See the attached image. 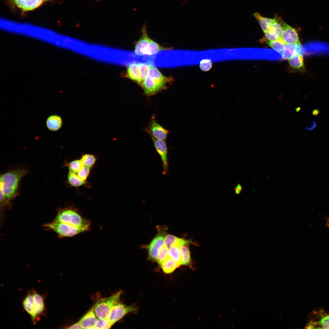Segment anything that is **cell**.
<instances>
[{
  "mask_svg": "<svg viewBox=\"0 0 329 329\" xmlns=\"http://www.w3.org/2000/svg\"><path fill=\"white\" fill-rule=\"evenodd\" d=\"M47 295L46 292L41 295L32 288L27 291V295L23 299L22 306L23 310L30 316L34 325L36 324L42 317L45 316L47 314L44 302Z\"/></svg>",
  "mask_w": 329,
  "mask_h": 329,
  "instance_id": "obj_1",
  "label": "cell"
},
{
  "mask_svg": "<svg viewBox=\"0 0 329 329\" xmlns=\"http://www.w3.org/2000/svg\"><path fill=\"white\" fill-rule=\"evenodd\" d=\"M28 173L26 169L19 168L1 175L0 191L8 200L10 201L18 195L20 181Z\"/></svg>",
  "mask_w": 329,
  "mask_h": 329,
  "instance_id": "obj_2",
  "label": "cell"
},
{
  "mask_svg": "<svg viewBox=\"0 0 329 329\" xmlns=\"http://www.w3.org/2000/svg\"><path fill=\"white\" fill-rule=\"evenodd\" d=\"M54 220L63 222L76 229L81 233L90 229V221L83 217L78 209L73 207L59 209Z\"/></svg>",
  "mask_w": 329,
  "mask_h": 329,
  "instance_id": "obj_3",
  "label": "cell"
},
{
  "mask_svg": "<svg viewBox=\"0 0 329 329\" xmlns=\"http://www.w3.org/2000/svg\"><path fill=\"white\" fill-rule=\"evenodd\" d=\"M173 81L172 77L164 76L157 68L151 65L141 87L147 95L150 96L166 89L168 84Z\"/></svg>",
  "mask_w": 329,
  "mask_h": 329,
  "instance_id": "obj_4",
  "label": "cell"
},
{
  "mask_svg": "<svg viewBox=\"0 0 329 329\" xmlns=\"http://www.w3.org/2000/svg\"><path fill=\"white\" fill-rule=\"evenodd\" d=\"M122 291L118 292L111 296L99 300L94 306L97 317L102 319H108L113 306L119 302Z\"/></svg>",
  "mask_w": 329,
  "mask_h": 329,
  "instance_id": "obj_5",
  "label": "cell"
},
{
  "mask_svg": "<svg viewBox=\"0 0 329 329\" xmlns=\"http://www.w3.org/2000/svg\"><path fill=\"white\" fill-rule=\"evenodd\" d=\"M156 236L147 246H146L148 251V259L157 262L159 252L164 246L166 233L165 229L158 227Z\"/></svg>",
  "mask_w": 329,
  "mask_h": 329,
  "instance_id": "obj_6",
  "label": "cell"
},
{
  "mask_svg": "<svg viewBox=\"0 0 329 329\" xmlns=\"http://www.w3.org/2000/svg\"><path fill=\"white\" fill-rule=\"evenodd\" d=\"M44 226L46 229L55 232L60 238L70 237L81 233L76 228L60 221L54 220Z\"/></svg>",
  "mask_w": 329,
  "mask_h": 329,
  "instance_id": "obj_7",
  "label": "cell"
},
{
  "mask_svg": "<svg viewBox=\"0 0 329 329\" xmlns=\"http://www.w3.org/2000/svg\"><path fill=\"white\" fill-rule=\"evenodd\" d=\"M136 310V307L133 305H126L119 302L113 306L108 319L113 325L127 314Z\"/></svg>",
  "mask_w": 329,
  "mask_h": 329,
  "instance_id": "obj_8",
  "label": "cell"
},
{
  "mask_svg": "<svg viewBox=\"0 0 329 329\" xmlns=\"http://www.w3.org/2000/svg\"><path fill=\"white\" fill-rule=\"evenodd\" d=\"M282 29L281 38L285 44L300 45L299 36L296 30L279 19Z\"/></svg>",
  "mask_w": 329,
  "mask_h": 329,
  "instance_id": "obj_9",
  "label": "cell"
},
{
  "mask_svg": "<svg viewBox=\"0 0 329 329\" xmlns=\"http://www.w3.org/2000/svg\"><path fill=\"white\" fill-rule=\"evenodd\" d=\"M154 146L161 159L163 167V174L168 173V149L164 140L152 138Z\"/></svg>",
  "mask_w": 329,
  "mask_h": 329,
  "instance_id": "obj_10",
  "label": "cell"
},
{
  "mask_svg": "<svg viewBox=\"0 0 329 329\" xmlns=\"http://www.w3.org/2000/svg\"><path fill=\"white\" fill-rule=\"evenodd\" d=\"M151 39L148 35L146 27L144 26L142 29L141 36L135 45L134 50L135 54L138 56L145 55Z\"/></svg>",
  "mask_w": 329,
  "mask_h": 329,
  "instance_id": "obj_11",
  "label": "cell"
},
{
  "mask_svg": "<svg viewBox=\"0 0 329 329\" xmlns=\"http://www.w3.org/2000/svg\"><path fill=\"white\" fill-rule=\"evenodd\" d=\"M148 131L151 134L152 138L163 140L166 139L169 132L154 120L150 122Z\"/></svg>",
  "mask_w": 329,
  "mask_h": 329,
  "instance_id": "obj_12",
  "label": "cell"
},
{
  "mask_svg": "<svg viewBox=\"0 0 329 329\" xmlns=\"http://www.w3.org/2000/svg\"><path fill=\"white\" fill-rule=\"evenodd\" d=\"M18 7L24 11L35 9L45 2L44 0H11Z\"/></svg>",
  "mask_w": 329,
  "mask_h": 329,
  "instance_id": "obj_13",
  "label": "cell"
},
{
  "mask_svg": "<svg viewBox=\"0 0 329 329\" xmlns=\"http://www.w3.org/2000/svg\"><path fill=\"white\" fill-rule=\"evenodd\" d=\"M282 32L281 25L278 20L264 33V37L267 41H273L281 37Z\"/></svg>",
  "mask_w": 329,
  "mask_h": 329,
  "instance_id": "obj_14",
  "label": "cell"
},
{
  "mask_svg": "<svg viewBox=\"0 0 329 329\" xmlns=\"http://www.w3.org/2000/svg\"><path fill=\"white\" fill-rule=\"evenodd\" d=\"M94 307L85 314L79 320L83 329H96L95 326L97 318Z\"/></svg>",
  "mask_w": 329,
  "mask_h": 329,
  "instance_id": "obj_15",
  "label": "cell"
},
{
  "mask_svg": "<svg viewBox=\"0 0 329 329\" xmlns=\"http://www.w3.org/2000/svg\"><path fill=\"white\" fill-rule=\"evenodd\" d=\"M301 45L286 44L281 54L282 58L285 59H288L294 56L302 54Z\"/></svg>",
  "mask_w": 329,
  "mask_h": 329,
  "instance_id": "obj_16",
  "label": "cell"
},
{
  "mask_svg": "<svg viewBox=\"0 0 329 329\" xmlns=\"http://www.w3.org/2000/svg\"><path fill=\"white\" fill-rule=\"evenodd\" d=\"M126 76L140 85L139 63L134 62L130 64L127 68Z\"/></svg>",
  "mask_w": 329,
  "mask_h": 329,
  "instance_id": "obj_17",
  "label": "cell"
},
{
  "mask_svg": "<svg viewBox=\"0 0 329 329\" xmlns=\"http://www.w3.org/2000/svg\"><path fill=\"white\" fill-rule=\"evenodd\" d=\"M253 16L259 23L264 33L267 31L277 21V17H275L273 19L264 17L258 12L254 13Z\"/></svg>",
  "mask_w": 329,
  "mask_h": 329,
  "instance_id": "obj_18",
  "label": "cell"
},
{
  "mask_svg": "<svg viewBox=\"0 0 329 329\" xmlns=\"http://www.w3.org/2000/svg\"><path fill=\"white\" fill-rule=\"evenodd\" d=\"M160 265L163 271L166 274L172 273L181 266L174 259L168 256Z\"/></svg>",
  "mask_w": 329,
  "mask_h": 329,
  "instance_id": "obj_19",
  "label": "cell"
},
{
  "mask_svg": "<svg viewBox=\"0 0 329 329\" xmlns=\"http://www.w3.org/2000/svg\"><path fill=\"white\" fill-rule=\"evenodd\" d=\"M46 124L47 127L49 130L56 131L62 127V118L58 115H51L47 118Z\"/></svg>",
  "mask_w": 329,
  "mask_h": 329,
  "instance_id": "obj_20",
  "label": "cell"
},
{
  "mask_svg": "<svg viewBox=\"0 0 329 329\" xmlns=\"http://www.w3.org/2000/svg\"><path fill=\"white\" fill-rule=\"evenodd\" d=\"M191 242L190 240L180 238L174 235L167 234L164 240V245L168 249L174 245H178L180 246L181 245L189 244Z\"/></svg>",
  "mask_w": 329,
  "mask_h": 329,
  "instance_id": "obj_21",
  "label": "cell"
},
{
  "mask_svg": "<svg viewBox=\"0 0 329 329\" xmlns=\"http://www.w3.org/2000/svg\"><path fill=\"white\" fill-rule=\"evenodd\" d=\"M170 48L161 46L152 39L149 43L145 55H151L159 51L170 50Z\"/></svg>",
  "mask_w": 329,
  "mask_h": 329,
  "instance_id": "obj_22",
  "label": "cell"
},
{
  "mask_svg": "<svg viewBox=\"0 0 329 329\" xmlns=\"http://www.w3.org/2000/svg\"><path fill=\"white\" fill-rule=\"evenodd\" d=\"M188 244H189L182 245L180 246V248L182 256V265L190 267L191 266L192 261Z\"/></svg>",
  "mask_w": 329,
  "mask_h": 329,
  "instance_id": "obj_23",
  "label": "cell"
},
{
  "mask_svg": "<svg viewBox=\"0 0 329 329\" xmlns=\"http://www.w3.org/2000/svg\"><path fill=\"white\" fill-rule=\"evenodd\" d=\"M288 60L289 64L292 68L300 70L304 69L303 58L302 54L294 56Z\"/></svg>",
  "mask_w": 329,
  "mask_h": 329,
  "instance_id": "obj_24",
  "label": "cell"
},
{
  "mask_svg": "<svg viewBox=\"0 0 329 329\" xmlns=\"http://www.w3.org/2000/svg\"><path fill=\"white\" fill-rule=\"evenodd\" d=\"M168 256L182 265V256L179 246L175 245L170 247L168 249Z\"/></svg>",
  "mask_w": 329,
  "mask_h": 329,
  "instance_id": "obj_25",
  "label": "cell"
},
{
  "mask_svg": "<svg viewBox=\"0 0 329 329\" xmlns=\"http://www.w3.org/2000/svg\"><path fill=\"white\" fill-rule=\"evenodd\" d=\"M67 182L70 185L74 187H79L87 183V182L82 180L76 173L70 171L67 176Z\"/></svg>",
  "mask_w": 329,
  "mask_h": 329,
  "instance_id": "obj_26",
  "label": "cell"
},
{
  "mask_svg": "<svg viewBox=\"0 0 329 329\" xmlns=\"http://www.w3.org/2000/svg\"><path fill=\"white\" fill-rule=\"evenodd\" d=\"M64 166H67L69 171L76 173L84 165L80 159H76L70 162H65Z\"/></svg>",
  "mask_w": 329,
  "mask_h": 329,
  "instance_id": "obj_27",
  "label": "cell"
},
{
  "mask_svg": "<svg viewBox=\"0 0 329 329\" xmlns=\"http://www.w3.org/2000/svg\"><path fill=\"white\" fill-rule=\"evenodd\" d=\"M80 159L84 166L90 168L94 165L97 161V158L95 156L88 154H83Z\"/></svg>",
  "mask_w": 329,
  "mask_h": 329,
  "instance_id": "obj_28",
  "label": "cell"
},
{
  "mask_svg": "<svg viewBox=\"0 0 329 329\" xmlns=\"http://www.w3.org/2000/svg\"><path fill=\"white\" fill-rule=\"evenodd\" d=\"M267 44L271 48L281 54L286 44L281 37L274 41H267Z\"/></svg>",
  "mask_w": 329,
  "mask_h": 329,
  "instance_id": "obj_29",
  "label": "cell"
},
{
  "mask_svg": "<svg viewBox=\"0 0 329 329\" xmlns=\"http://www.w3.org/2000/svg\"><path fill=\"white\" fill-rule=\"evenodd\" d=\"M113 325L108 319H102L97 318L95 326L96 329H109Z\"/></svg>",
  "mask_w": 329,
  "mask_h": 329,
  "instance_id": "obj_30",
  "label": "cell"
},
{
  "mask_svg": "<svg viewBox=\"0 0 329 329\" xmlns=\"http://www.w3.org/2000/svg\"><path fill=\"white\" fill-rule=\"evenodd\" d=\"M139 64L140 77V86H141L151 65H147L145 63H139Z\"/></svg>",
  "mask_w": 329,
  "mask_h": 329,
  "instance_id": "obj_31",
  "label": "cell"
},
{
  "mask_svg": "<svg viewBox=\"0 0 329 329\" xmlns=\"http://www.w3.org/2000/svg\"><path fill=\"white\" fill-rule=\"evenodd\" d=\"M90 168L84 166L79 171L76 173L82 180L86 182L90 173Z\"/></svg>",
  "mask_w": 329,
  "mask_h": 329,
  "instance_id": "obj_32",
  "label": "cell"
},
{
  "mask_svg": "<svg viewBox=\"0 0 329 329\" xmlns=\"http://www.w3.org/2000/svg\"><path fill=\"white\" fill-rule=\"evenodd\" d=\"M168 248L164 245L160 250L157 257V262L160 265L168 256Z\"/></svg>",
  "mask_w": 329,
  "mask_h": 329,
  "instance_id": "obj_33",
  "label": "cell"
},
{
  "mask_svg": "<svg viewBox=\"0 0 329 329\" xmlns=\"http://www.w3.org/2000/svg\"><path fill=\"white\" fill-rule=\"evenodd\" d=\"M316 323L321 326L322 328L329 329V315L323 316L320 320Z\"/></svg>",
  "mask_w": 329,
  "mask_h": 329,
  "instance_id": "obj_34",
  "label": "cell"
},
{
  "mask_svg": "<svg viewBox=\"0 0 329 329\" xmlns=\"http://www.w3.org/2000/svg\"><path fill=\"white\" fill-rule=\"evenodd\" d=\"M212 66L211 62L209 60L204 59L201 61L200 63V67L203 71H209Z\"/></svg>",
  "mask_w": 329,
  "mask_h": 329,
  "instance_id": "obj_35",
  "label": "cell"
},
{
  "mask_svg": "<svg viewBox=\"0 0 329 329\" xmlns=\"http://www.w3.org/2000/svg\"><path fill=\"white\" fill-rule=\"evenodd\" d=\"M66 328L68 329H83V327L79 321Z\"/></svg>",
  "mask_w": 329,
  "mask_h": 329,
  "instance_id": "obj_36",
  "label": "cell"
},
{
  "mask_svg": "<svg viewBox=\"0 0 329 329\" xmlns=\"http://www.w3.org/2000/svg\"><path fill=\"white\" fill-rule=\"evenodd\" d=\"M317 126V124L316 122L315 121H313L312 124L310 126V127H306L305 128V129L307 130L311 131L313 129H315Z\"/></svg>",
  "mask_w": 329,
  "mask_h": 329,
  "instance_id": "obj_37",
  "label": "cell"
},
{
  "mask_svg": "<svg viewBox=\"0 0 329 329\" xmlns=\"http://www.w3.org/2000/svg\"><path fill=\"white\" fill-rule=\"evenodd\" d=\"M320 113V111L318 109H314L312 111V115L315 116H317Z\"/></svg>",
  "mask_w": 329,
  "mask_h": 329,
  "instance_id": "obj_38",
  "label": "cell"
},
{
  "mask_svg": "<svg viewBox=\"0 0 329 329\" xmlns=\"http://www.w3.org/2000/svg\"><path fill=\"white\" fill-rule=\"evenodd\" d=\"M301 109L300 107H299L295 108V111L296 112H299Z\"/></svg>",
  "mask_w": 329,
  "mask_h": 329,
  "instance_id": "obj_39",
  "label": "cell"
},
{
  "mask_svg": "<svg viewBox=\"0 0 329 329\" xmlns=\"http://www.w3.org/2000/svg\"><path fill=\"white\" fill-rule=\"evenodd\" d=\"M326 225L327 227H329V218L327 220Z\"/></svg>",
  "mask_w": 329,
  "mask_h": 329,
  "instance_id": "obj_40",
  "label": "cell"
},
{
  "mask_svg": "<svg viewBox=\"0 0 329 329\" xmlns=\"http://www.w3.org/2000/svg\"><path fill=\"white\" fill-rule=\"evenodd\" d=\"M50 0H44V1H50Z\"/></svg>",
  "mask_w": 329,
  "mask_h": 329,
  "instance_id": "obj_41",
  "label": "cell"
}]
</instances>
